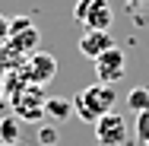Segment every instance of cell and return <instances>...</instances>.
Returning <instances> with one entry per match:
<instances>
[{
	"label": "cell",
	"mask_w": 149,
	"mask_h": 146,
	"mask_svg": "<svg viewBox=\"0 0 149 146\" xmlns=\"http://www.w3.org/2000/svg\"><path fill=\"white\" fill-rule=\"evenodd\" d=\"M45 115L54 117V121H67V117L73 115V98H67V95H48Z\"/></svg>",
	"instance_id": "9"
},
{
	"label": "cell",
	"mask_w": 149,
	"mask_h": 146,
	"mask_svg": "<svg viewBox=\"0 0 149 146\" xmlns=\"http://www.w3.org/2000/svg\"><path fill=\"white\" fill-rule=\"evenodd\" d=\"M143 3H149V0H127V6H143Z\"/></svg>",
	"instance_id": "16"
},
{
	"label": "cell",
	"mask_w": 149,
	"mask_h": 146,
	"mask_svg": "<svg viewBox=\"0 0 149 146\" xmlns=\"http://www.w3.org/2000/svg\"><path fill=\"white\" fill-rule=\"evenodd\" d=\"M114 102H118L114 86H108V83H92V86H86L83 92L73 95V111L83 117L86 124H95L102 115L114 111Z\"/></svg>",
	"instance_id": "1"
},
{
	"label": "cell",
	"mask_w": 149,
	"mask_h": 146,
	"mask_svg": "<svg viewBox=\"0 0 149 146\" xmlns=\"http://www.w3.org/2000/svg\"><path fill=\"white\" fill-rule=\"evenodd\" d=\"M108 48H114V38H111V32H98V29H86L79 35V54L83 57L95 60L102 51H108Z\"/></svg>",
	"instance_id": "7"
},
{
	"label": "cell",
	"mask_w": 149,
	"mask_h": 146,
	"mask_svg": "<svg viewBox=\"0 0 149 146\" xmlns=\"http://www.w3.org/2000/svg\"><path fill=\"white\" fill-rule=\"evenodd\" d=\"M95 73H98V83L114 86L118 80L127 76V54L120 51L118 45H114V48H108V51H102V54L95 57Z\"/></svg>",
	"instance_id": "5"
},
{
	"label": "cell",
	"mask_w": 149,
	"mask_h": 146,
	"mask_svg": "<svg viewBox=\"0 0 149 146\" xmlns=\"http://www.w3.org/2000/svg\"><path fill=\"white\" fill-rule=\"evenodd\" d=\"M127 146H130V143H127Z\"/></svg>",
	"instance_id": "17"
},
{
	"label": "cell",
	"mask_w": 149,
	"mask_h": 146,
	"mask_svg": "<svg viewBox=\"0 0 149 146\" xmlns=\"http://www.w3.org/2000/svg\"><path fill=\"white\" fill-rule=\"evenodd\" d=\"M16 137H19V121H16V117L0 121V140H3V143H16Z\"/></svg>",
	"instance_id": "11"
},
{
	"label": "cell",
	"mask_w": 149,
	"mask_h": 146,
	"mask_svg": "<svg viewBox=\"0 0 149 146\" xmlns=\"http://www.w3.org/2000/svg\"><path fill=\"white\" fill-rule=\"evenodd\" d=\"M57 76V60L54 54H48V51H32L29 60H26V80H29L32 86H45V83H51Z\"/></svg>",
	"instance_id": "6"
},
{
	"label": "cell",
	"mask_w": 149,
	"mask_h": 146,
	"mask_svg": "<svg viewBox=\"0 0 149 146\" xmlns=\"http://www.w3.org/2000/svg\"><path fill=\"white\" fill-rule=\"evenodd\" d=\"M3 38H10V19L6 16H0V41Z\"/></svg>",
	"instance_id": "15"
},
{
	"label": "cell",
	"mask_w": 149,
	"mask_h": 146,
	"mask_svg": "<svg viewBox=\"0 0 149 146\" xmlns=\"http://www.w3.org/2000/svg\"><path fill=\"white\" fill-rule=\"evenodd\" d=\"M73 19L83 26V29H98L108 32L111 22H114V10L108 0H76L73 6Z\"/></svg>",
	"instance_id": "2"
},
{
	"label": "cell",
	"mask_w": 149,
	"mask_h": 146,
	"mask_svg": "<svg viewBox=\"0 0 149 146\" xmlns=\"http://www.w3.org/2000/svg\"><path fill=\"white\" fill-rule=\"evenodd\" d=\"M127 108L130 111H149V89L143 86H136V89H130V95H127Z\"/></svg>",
	"instance_id": "10"
},
{
	"label": "cell",
	"mask_w": 149,
	"mask_h": 146,
	"mask_svg": "<svg viewBox=\"0 0 149 146\" xmlns=\"http://www.w3.org/2000/svg\"><path fill=\"white\" fill-rule=\"evenodd\" d=\"M57 143V130L54 127H41L38 130V146H54Z\"/></svg>",
	"instance_id": "13"
},
{
	"label": "cell",
	"mask_w": 149,
	"mask_h": 146,
	"mask_svg": "<svg viewBox=\"0 0 149 146\" xmlns=\"http://www.w3.org/2000/svg\"><path fill=\"white\" fill-rule=\"evenodd\" d=\"M26 26H32L29 16H13V19H10V35H13V32H22Z\"/></svg>",
	"instance_id": "14"
},
{
	"label": "cell",
	"mask_w": 149,
	"mask_h": 146,
	"mask_svg": "<svg viewBox=\"0 0 149 146\" xmlns=\"http://www.w3.org/2000/svg\"><path fill=\"white\" fill-rule=\"evenodd\" d=\"M136 140H143L149 146V111H140L136 115Z\"/></svg>",
	"instance_id": "12"
},
{
	"label": "cell",
	"mask_w": 149,
	"mask_h": 146,
	"mask_svg": "<svg viewBox=\"0 0 149 146\" xmlns=\"http://www.w3.org/2000/svg\"><path fill=\"white\" fill-rule=\"evenodd\" d=\"M95 140L102 146H127V117L118 111H108L95 121Z\"/></svg>",
	"instance_id": "3"
},
{
	"label": "cell",
	"mask_w": 149,
	"mask_h": 146,
	"mask_svg": "<svg viewBox=\"0 0 149 146\" xmlns=\"http://www.w3.org/2000/svg\"><path fill=\"white\" fill-rule=\"evenodd\" d=\"M6 41H10V51H13V54H32V51H38L41 35H38L35 26H26L22 32H13Z\"/></svg>",
	"instance_id": "8"
},
{
	"label": "cell",
	"mask_w": 149,
	"mask_h": 146,
	"mask_svg": "<svg viewBox=\"0 0 149 146\" xmlns=\"http://www.w3.org/2000/svg\"><path fill=\"white\" fill-rule=\"evenodd\" d=\"M45 102H48V95L41 92V86H26L19 89L16 95H13V111L16 117H26V121H41L45 117Z\"/></svg>",
	"instance_id": "4"
}]
</instances>
